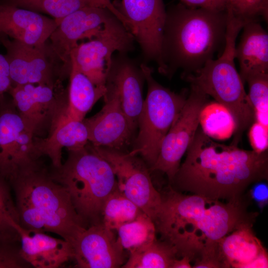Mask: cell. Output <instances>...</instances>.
Returning <instances> with one entry per match:
<instances>
[{
	"instance_id": "obj_3",
	"label": "cell",
	"mask_w": 268,
	"mask_h": 268,
	"mask_svg": "<svg viewBox=\"0 0 268 268\" xmlns=\"http://www.w3.org/2000/svg\"><path fill=\"white\" fill-rule=\"evenodd\" d=\"M227 10V9H226ZM227 10L216 12L179 2L166 10L161 46L164 75L178 69L182 77L195 73L225 45Z\"/></svg>"
},
{
	"instance_id": "obj_20",
	"label": "cell",
	"mask_w": 268,
	"mask_h": 268,
	"mask_svg": "<svg viewBox=\"0 0 268 268\" xmlns=\"http://www.w3.org/2000/svg\"><path fill=\"white\" fill-rule=\"evenodd\" d=\"M253 223L241 224L219 241L218 257L223 268L268 267L267 251L254 234Z\"/></svg>"
},
{
	"instance_id": "obj_27",
	"label": "cell",
	"mask_w": 268,
	"mask_h": 268,
	"mask_svg": "<svg viewBox=\"0 0 268 268\" xmlns=\"http://www.w3.org/2000/svg\"><path fill=\"white\" fill-rule=\"evenodd\" d=\"M0 3L48 14L59 23L64 17L81 8L103 6L98 0H0Z\"/></svg>"
},
{
	"instance_id": "obj_5",
	"label": "cell",
	"mask_w": 268,
	"mask_h": 268,
	"mask_svg": "<svg viewBox=\"0 0 268 268\" xmlns=\"http://www.w3.org/2000/svg\"><path fill=\"white\" fill-rule=\"evenodd\" d=\"M68 151L66 161L59 168L51 167L50 174L66 189L87 227L102 223L105 202L118 188L113 169L89 142L82 148Z\"/></svg>"
},
{
	"instance_id": "obj_8",
	"label": "cell",
	"mask_w": 268,
	"mask_h": 268,
	"mask_svg": "<svg viewBox=\"0 0 268 268\" xmlns=\"http://www.w3.org/2000/svg\"><path fill=\"white\" fill-rule=\"evenodd\" d=\"M36 132L19 114L11 98L0 96V175L8 180L39 164Z\"/></svg>"
},
{
	"instance_id": "obj_22",
	"label": "cell",
	"mask_w": 268,
	"mask_h": 268,
	"mask_svg": "<svg viewBox=\"0 0 268 268\" xmlns=\"http://www.w3.org/2000/svg\"><path fill=\"white\" fill-rule=\"evenodd\" d=\"M89 142L88 133L83 121L71 120L65 112L52 127L46 138L35 139V146L39 156H47L52 167L62 164V150H76L84 147Z\"/></svg>"
},
{
	"instance_id": "obj_24",
	"label": "cell",
	"mask_w": 268,
	"mask_h": 268,
	"mask_svg": "<svg viewBox=\"0 0 268 268\" xmlns=\"http://www.w3.org/2000/svg\"><path fill=\"white\" fill-rule=\"evenodd\" d=\"M69 84L65 114L70 119L82 121L93 105L106 92V86H97L78 68L71 59Z\"/></svg>"
},
{
	"instance_id": "obj_36",
	"label": "cell",
	"mask_w": 268,
	"mask_h": 268,
	"mask_svg": "<svg viewBox=\"0 0 268 268\" xmlns=\"http://www.w3.org/2000/svg\"><path fill=\"white\" fill-rule=\"evenodd\" d=\"M12 86L9 64L5 56L0 54V96L7 93Z\"/></svg>"
},
{
	"instance_id": "obj_19",
	"label": "cell",
	"mask_w": 268,
	"mask_h": 268,
	"mask_svg": "<svg viewBox=\"0 0 268 268\" xmlns=\"http://www.w3.org/2000/svg\"><path fill=\"white\" fill-rule=\"evenodd\" d=\"M59 24L38 12L0 3V36L43 46Z\"/></svg>"
},
{
	"instance_id": "obj_10",
	"label": "cell",
	"mask_w": 268,
	"mask_h": 268,
	"mask_svg": "<svg viewBox=\"0 0 268 268\" xmlns=\"http://www.w3.org/2000/svg\"><path fill=\"white\" fill-rule=\"evenodd\" d=\"M134 42L131 33L113 14L89 41L78 44L70 58L93 84L105 86L106 69L113 54H128L134 50Z\"/></svg>"
},
{
	"instance_id": "obj_37",
	"label": "cell",
	"mask_w": 268,
	"mask_h": 268,
	"mask_svg": "<svg viewBox=\"0 0 268 268\" xmlns=\"http://www.w3.org/2000/svg\"><path fill=\"white\" fill-rule=\"evenodd\" d=\"M253 198L261 206L268 202V186L265 183L259 182L256 183L251 191Z\"/></svg>"
},
{
	"instance_id": "obj_39",
	"label": "cell",
	"mask_w": 268,
	"mask_h": 268,
	"mask_svg": "<svg viewBox=\"0 0 268 268\" xmlns=\"http://www.w3.org/2000/svg\"><path fill=\"white\" fill-rule=\"evenodd\" d=\"M100 1L102 4L111 10L113 12H114L115 11V8L113 6L112 2L110 0H99Z\"/></svg>"
},
{
	"instance_id": "obj_18",
	"label": "cell",
	"mask_w": 268,
	"mask_h": 268,
	"mask_svg": "<svg viewBox=\"0 0 268 268\" xmlns=\"http://www.w3.org/2000/svg\"><path fill=\"white\" fill-rule=\"evenodd\" d=\"M106 72L105 86L116 91L126 115L136 132L144 102L145 77L140 63L130 58L128 54L117 52L113 55Z\"/></svg>"
},
{
	"instance_id": "obj_6",
	"label": "cell",
	"mask_w": 268,
	"mask_h": 268,
	"mask_svg": "<svg viewBox=\"0 0 268 268\" xmlns=\"http://www.w3.org/2000/svg\"><path fill=\"white\" fill-rule=\"evenodd\" d=\"M244 24L241 19L229 14L222 54L216 59L207 61L196 73L182 77L231 112L236 124L231 144L235 145L255 121L254 111L235 65L236 41Z\"/></svg>"
},
{
	"instance_id": "obj_14",
	"label": "cell",
	"mask_w": 268,
	"mask_h": 268,
	"mask_svg": "<svg viewBox=\"0 0 268 268\" xmlns=\"http://www.w3.org/2000/svg\"><path fill=\"white\" fill-rule=\"evenodd\" d=\"M7 93L19 114L34 128L36 135L48 133L66 110L67 94L62 85L25 84L12 86Z\"/></svg>"
},
{
	"instance_id": "obj_34",
	"label": "cell",
	"mask_w": 268,
	"mask_h": 268,
	"mask_svg": "<svg viewBox=\"0 0 268 268\" xmlns=\"http://www.w3.org/2000/svg\"><path fill=\"white\" fill-rule=\"evenodd\" d=\"M249 129V138L253 150L259 153L267 151L268 128L255 121Z\"/></svg>"
},
{
	"instance_id": "obj_12",
	"label": "cell",
	"mask_w": 268,
	"mask_h": 268,
	"mask_svg": "<svg viewBox=\"0 0 268 268\" xmlns=\"http://www.w3.org/2000/svg\"><path fill=\"white\" fill-rule=\"evenodd\" d=\"M0 41L6 50L4 56L12 86L33 84L55 87L62 85V78L67 75L47 43L35 46L9 40L6 36H1Z\"/></svg>"
},
{
	"instance_id": "obj_31",
	"label": "cell",
	"mask_w": 268,
	"mask_h": 268,
	"mask_svg": "<svg viewBox=\"0 0 268 268\" xmlns=\"http://www.w3.org/2000/svg\"><path fill=\"white\" fill-rule=\"evenodd\" d=\"M249 101L254 111L255 121L268 128V74H258L247 79Z\"/></svg>"
},
{
	"instance_id": "obj_35",
	"label": "cell",
	"mask_w": 268,
	"mask_h": 268,
	"mask_svg": "<svg viewBox=\"0 0 268 268\" xmlns=\"http://www.w3.org/2000/svg\"><path fill=\"white\" fill-rule=\"evenodd\" d=\"M183 5L191 8L222 12L227 9L228 0H179Z\"/></svg>"
},
{
	"instance_id": "obj_4",
	"label": "cell",
	"mask_w": 268,
	"mask_h": 268,
	"mask_svg": "<svg viewBox=\"0 0 268 268\" xmlns=\"http://www.w3.org/2000/svg\"><path fill=\"white\" fill-rule=\"evenodd\" d=\"M8 181L14 193L22 228L55 233L70 244L87 228L66 189L52 178L41 163Z\"/></svg>"
},
{
	"instance_id": "obj_32",
	"label": "cell",
	"mask_w": 268,
	"mask_h": 268,
	"mask_svg": "<svg viewBox=\"0 0 268 268\" xmlns=\"http://www.w3.org/2000/svg\"><path fill=\"white\" fill-rule=\"evenodd\" d=\"M21 255L20 238L0 235V268H29Z\"/></svg>"
},
{
	"instance_id": "obj_7",
	"label": "cell",
	"mask_w": 268,
	"mask_h": 268,
	"mask_svg": "<svg viewBox=\"0 0 268 268\" xmlns=\"http://www.w3.org/2000/svg\"><path fill=\"white\" fill-rule=\"evenodd\" d=\"M147 93L137 120V133L129 153L139 155L150 168L155 163L163 140L187 97L185 92L175 93L158 83L152 69L140 63Z\"/></svg>"
},
{
	"instance_id": "obj_16",
	"label": "cell",
	"mask_w": 268,
	"mask_h": 268,
	"mask_svg": "<svg viewBox=\"0 0 268 268\" xmlns=\"http://www.w3.org/2000/svg\"><path fill=\"white\" fill-rule=\"evenodd\" d=\"M105 104L92 117L83 121L88 133L89 142L93 146L129 152L136 136L116 91L106 86Z\"/></svg>"
},
{
	"instance_id": "obj_9",
	"label": "cell",
	"mask_w": 268,
	"mask_h": 268,
	"mask_svg": "<svg viewBox=\"0 0 268 268\" xmlns=\"http://www.w3.org/2000/svg\"><path fill=\"white\" fill-rule=\"evenodd\" d=\"M121 21L139 45L144 63L155 62L164 75L161 46L166 18L163 0H115Z\"/></svg>"
},
{
	"instance_id": "obj_25",
	"label": "cell",
	"mask_w": 268,
	"mask_h": 268,
	"mask_svg": "<svg viewBox=\"0 0 268 268\" xmlns=\"http://www.w3.org/2000/svg\"><path fill=\"white\" fill-rule=\"evenodd\" d=\"M123 268H171L177 252L170 245L156 239L149 244L129 253Z\"/></svg>"
},
{
	"instance_id": "obj_13",
	"label": "cell",
	"mask_w": 268,
	"mask_h": 268,
	"mask_svg": "<svg viewBox=\"0 0 268 268\" xmlns=\"http://www.w3.org/2000/svg\"><path fill=\"white\" fill-rule=\"evenodd\" d=\"M207 97L198 86L191 84L190 94L164 137L155 163L149 168L165 174L170 184L199 127L200 114Z\"/></svg>"
},
{
	"instance_id": "obj_17",
	"label": "cell",
	"mask_w": 268,
	"mask_h": 268,
	"mask_svg": "<svg viewBox=\"0 0 268 268\" xmlns=\"http://www.w3.org/2000/svg\"><path fill=\"white\" fill-rule=\"evenodd\" d=\"M71 245L76 268H122L127 261L125 250L114 230L103 223L85 229Z\"/></svg>"
},
{
	"instance_id": "obj_29",
	"label": "cell",
	"mask_w": 268,
	"mask_h": 268,
	"mask_svg": "<svg viewBox=\"0 0 268 268\" xmlns=\"http://www.w3.org/2000/svg\"><path fill=\"white\" fill-rule=\"evenodd\" d=\"M143 212L134 203L116 189L105 202L102 210L103 224L113 230L131 221Z\"/></svg>"
},
{
	"instance_id": "obj_1",
	"label": "cell",
	"mask_w": 268,
	"mask_h": 268,
	"mask_svg": "<svg viewBox=\"0 0 268 268\" xmlns=\"http://www.w3.org/2000/svg\"><path fill=\"white\" fill-rule=\"evenodd\" d=\"M161 203L153 220L162 240L172 246L177 256L192 261L220 263V240L241 224L254 222L246 203L222 201L197 194L186 195L170 187L161 195Z\"/></svg>"
},
{
	"instance_id": "obj_2",
	"label": "cell",
	"mask_w": 268,
	"mask_h": 268,
	"mask_svg": "<svg viewBox=\"0 0 268 268\" xmlns=\"http://www.w3.org/2000/svg\"><path fill=\"white\" fill-rule=\"evenodd\" d=\"M170 187L208 198L243 201L252 184L268 177V151L259 153L213 141L199 126Z\"/></svg>"
},
{
	"instance_id": "obj_38",
	"label": "cell",
	"mask_w": 268,
	"mask_h": 268,
	"mask_svg": "<svg viewBox=\"0 0 268 268\" xmlns=\"http://www.w3.org/2000/svg\"><path fill=\"white\" fill-rule=\"evenodd\" d=\"M191 259L187 256H183L180 259H175L173 261L171 268H191Z\"/></svg>"
},
{
	"instance_id": "obj_15",
	"label": "cell",
	"mask_w": 268,
	"mask_h": 268,
	"mask_svg": "<svg viewBox=\"0 0 268 268\" xmlns=\"http://www.w3.org/2000/svg\"><path fill=\"white\" fill-rule=\"evenodd\" d=\"M113 14L107 7L87 6L61 20L49 38L51 42L48 46L66 74L69 75L70 54L78 45V41L93 37Z\"/></svg>"
},
{
	"instance_id": "obj_28",
	"label": "cell",
	"mask_w": 268,
	"mask_h": 268,
	"mask_svg": "<svg viewBox=\"0 0 268 268\" xmlns=\"http://www.w3.org/2000/svg\"><path fill=\"white\" fill-rule=\"evenodd\" d=\"M116 231L121 245L129 253L149 244L156 239L154 223L144 212L134 220L121 225Z\"/></svg>"
},
{
	"instance_id": "obj_30",
	"label": "cell",
	"mask_w": 268,
	"mask_h": 268,
	"mask_svg": "<svg viewBox=\"0 0 268 268\" xmlns=\"http://www.w3.org/2000/svg\"><path fill=\"white\" fill-rule=\"evenodd\" d=\"M10 188L8 181L0 175V235L19 238L14 227L19 224V215Z\"/></svg>"
},
{
	"instance_id": "obj_33",
	"label": "cell",
	"mask_w": 268,
	"mask_h": 268,
	"mask_svg": "<svg viewBox=\"0 0 268 268\" xmlns=\"http://www.w3.org/2000/svg\"><path fill=\"white\" fill-rule=\"evenodd\" d=\"M227 8L236 16L245 20L268 19V0H228Z\"/></svg>"
},
{
	"instance_id": "obj_11",
	"label": "cell",
	"mask_w": 268,
	"mask_h": 268,
	"mask_svg": "<svg viewBox=\"0 0 268 268\" xmlns=\"http://www.w3.org/2000/svg\"><path fill=\"white\" fill-rule=\"evenodd\" d=\"M90 144L111 165L119 191L153 221L160 207L161 194L154 187L150 170L144 160L129 152Z\"/></svg>"
},
{
	"instance_id": "obj_21",
	"label": "cell",
	"mask_w": 268,
	"mask_h": 268,
	"mask_svg": "<svg viewBox=\"0 0 268 268\" xmlns=\"http://www.w3.org/2000/svg\"><path fill=\"white\" fill-rule=\"evenodd\" d=\"M14 227L20 237L21 255L32 267L57 268L72 259L71 245L65 239L25 229L19 224Z\"/></svg>"
},
{
	"instance_id": "obj_23",
	"label": "cell",
	"mask_w": 268,
	"mask_h": 268,
	"mask_svg": "<svg viewBox=\"0 0 268 268\" xmlns=\"http://www.w3.org/2000/svg\"><path fill=\"white\" fill-rule=\"evenodd\" d=\"M242 30L235 54L244 84L251 76L268 74V34L257 19L248 21Z\"/></svg>"
},
{
	"instance_id": "obj_26",
	"label": "cell",
	"mask_w": 268,
	"mask_h": 268,
	"mask_svg": "<svg viewBox=\"0 0 268 268\" xmlns=\"http://www.w3.org/2000/svg\"><path fill=\"white\" fill-rule=\"evenodd\" d=\"M200 124L206 135L218 139L230 137L236 129L231 112L216 101L204 104L200 114Z\"/></svg>"
}]
</instances>
